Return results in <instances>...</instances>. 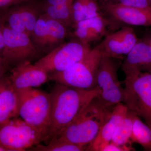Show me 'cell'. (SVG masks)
I'll list each match as a JSON object with an SVG mask.
<instances>
[{"mask_svg":"<svg viewBox=\"0 0 151 151\" xmlns=\"http://www.w3.org/2000/svg\"><path fill=\"white\" fill-rule=\"evenodd\" d=\"M8 65L6 64L2 57L0 55V81L5 77V73Z\"/></svg>","mask_w":151,"mask_h":151,"instance_id":"obj_28","label":"cell"},{"mask_svg":"<svg viewBox=\"0 0 151 151\" xmlns=\"http://www.w3.org/2000/svg\"><path fill=\"white\" fill-rule=\"evenodd\" d=\"M99 5L112 4L115 0H96Z\"/></svg>","mask_w":151,"mask_h":151,"instance_id":"obj_29","label":"cell"},{"mask_svg":"<svg viewBox=\"0 0 151 151\" xmlns=\"http://www.w3.org/2000/svg\"><path fill=\"white\" fill-rule=\"evenodd\" d=\"M111 24L110 20L101 13L76 23L73 26L74 35L81 42L89 44L107 34L108 27Z\"/></svg>","mask_w":151,"mask_h":151,"instance_id":"obj_15","label":"cell"},{"mask_svg":"<svg viewBox=\"0 0 151 151\" xmlns=\"http://www.w3.org/2000/svg\"><path fill=\"white\" fill-rule=\"evenodd\" d=\"M135 115L134 113L129 110L127 115L116 128L111 139V142L121 146H132L131 139Z\"/></svg>","mask_w":151,"mask_h":151,"instance_id":"obj_19","label":"cell"},{"mask_svg":"<svg viewBox=\"0 0 151 151\" xmlns=\"http://www.w3.org/2000/svg\"><path fill=\"white\" fill-rule=\"evenodd\" d=\"M138 41L134 29L129 26H124L117 31L107 35L97 47L102 55L118 58L127 55Z\"/></svg>","mask_w":151,"mask_h":151,"instance_id":"obj_12","label":"cell"},{"mask_svg":"<svg viewBox=\"0 0 151 151\" xmlns=\"http://www.w3.org/2000/svg\"><path fill=\"white\" fill-rule=\"evenodd\" d=\"M4 47L1 56L8 65L30 60L38 53V50L30 37L11 29L4 24Z\"/></svg>","mask_w":151,"mask_h":151,"instance_id":"obj_10","label":"cell"},{"mask_svg":"<svg viewBox=\"0 0 151 151\" xmlns=\"http://www.w3.org/2000/svg\"><path fill=\"white\" fill-rule=\"evenodd\" d=\"M101 13L100 5L96 0H74L71 8L73 26L80 21L90 18Z\"/></svg>","mask_w":151,"mask_h":151,"instance_id":"obj_18","label":"cell"},{"mask_svg":"<svg viewBox=\"0 0 151 151\" xmlns=\"http://www.w3.org/2000/svg\"><path fill=\"white\" fill-rule=\"evenodd\" d=\"M131 140L139 144L146 150L151 151V128L136 114L133 121Z\"/></svg>","mask_w":151,"mask_h":151,"instance_id":"obj_21","label":"cell"},{"mask_svg":"<svg viewBox=\"0 0 151 151\" xmlns=\"http://www.w3.org/2000/svg\"><path fill=\"white\" fill-rule=\"evenodd\" d=\"M100 6L111 24L115 23L129 26L151 27V8H137L113 4Z\"/></svg>","mask_w":151,"mask_h":151,"instance_id":"obj_11","label":"cell"},{"mask_svg":"<svg viewBox=\"0 0 151 151\" xmlns=\"http://www.w3.org/2000/svg\"><path fill=\"white\" fill-rule=\"evenodd\" d=\"M7 78L16 90L37 87L49 80L47 72L29 60L17 64Z\"/></svg>","mask_w":151,"mask_h":151,"instance_id":"obj_14","label":"cell"},{"mask_svg":"<svg viewBox=\"0 0 151 151\" xmlns=\"http://www.w3.org/2000/svg\"><path fill=\"white\" fill-rule=\"evenodd\" d=\"M4 23L2 17L1 13L0 10V55L1 56L4 47V32L3 29Z\"/></svg>","mask_w":151,"mask_h":151,"instance_id":"obj_27","label":"cell"},{"mask_svg":"<svg viewBox=\"0 0 151 151\" xmlns=\"http://www.w3.org/2000/svg\"><path fill=\"white\" fill-rule=\"evenodd\" d=\"M128 111L127 106L122 103L114 106L111 117L103 125L94 140L86 146L85 150L100 151L105 145L110 142L116 128Z\"/></svg>","mask_w":151,"mask_h":151,"instance_id":"obj_16","label":"cell"},{"mask_svg":"<svg viewBox=\"0 0 151 151\" xmlns=\"http://www.w3.org/2000/svg\"><path fill=\"white\" fill-rule=\"evenodd\" d=\"M114 107L105 105L98 96L94 97L55 138L86 147L94 140L110 118Z\"/></svg>","mask_w":151,"mask_h":151,"instance_id":"obj_2","label":"cell"},{"mask_svg":"<svg viewBox=\"0 0 151 151\" xmlns=\"http://www.w3.org/2000/svg\"><path fill=\"white\" fill-rule=\"evenodd\" d=\"M124 103L129 111L151 128V68L143 71L124 88Z\"/></svg>","mask_w":151,"mask_h":151,"instance_id":"obj_7","label":"cell"},{"mask_svg":"<svg viewBox=\"0 0 151 151\" xmlns=\"http://www.w3.org/2000/svg\"><path fill=\"white\" fill-rule=\"evenodd\" d=\"M44 141L35 127L17 117L0 124V145L7 151H21Z\"/></svg>","mask_w":151,"mask_h":151,"instance_id":"obj_5","label":"cell"},{"mask_svg":"<svg viewBox=\"0 0 151 151\" xmlns=\"http://www.w3.org/2000/svg\"><path fill=\"white\" fill-rule=\"evenodd\" d=\"M72 5L65 4L42 5L43 13L50 18L62 23L68 27L73 26L71 13Z\"/></svg>","mask_w":151,"mask_h":151,"instance_id":"obj_22","label":"cell"},{"mask_svg":"<svg viewBox=\"0 0 151 151\" xmlns=\"http://www.w3.org/2000/svg\"><path fill=\"white\" fill-rule=\"evenodd\" d=\"M45 15L48 50L50 51L62 43V42L68 34V27L65 24Z\"/></svg>","mask_w":151,"mask_h":151,"instance_id":"obj_20","label":"cell"},{"mask_svg":"<svg viewBox=\"0 0 151 151\" xmlns=\"http://www.w3.org/2000/svg\"><path fill=\"white\" fill-rule=\"evenodd\" d=\"M86 147H81L60 138L52 139L46 145L38 144L28 149L33 151H81Z\"/></svg>","mask_w":151,"mask_h":151,"instance_id":"obj_23","label":"cell"},{"mask_svg":"<svg viewBox=\"0 0 151 151\" xmlns=\"http://www.w3.org/2000/svg\"><path fill=\"white\" fill-rule=\"evenodd\" d=\"M150 2L151 3V0H150Z\"/></svg>","mask_w":151,"mask_h":151,"instance_id":"obj_30","label":"cell"},{"mask_svg":"<svg viewBox=\"0 0 151 151\" xmlns=\"http://www.w3.org/2000/svg\"><path fill=\"white\" fill-rule=\"evenodd\" d=\"M91 48L77 40L62 43L52 50L35 64L48 73L61 72L78 62Z\"/></svg>","mask_w":151,"mask_h":151,"instance_id":"obj_6","label":"cell"},{"mask_svg":"<svg viewBox=\"0 0 151 151\" xmlns=\"http://www.w3.org/2000/svg\"><path fill=\"white\" fill-rule=\"evenodd\" d=\"M118 69L114 58L102 55L97 70L96 86L100 90L98 97L109 107H114L124 102V89L118 78Z\"/></svg>","mask_w":151,"mask_h":151,"instance_id":"obj_8","label":"cell"},{"mask_svg":"<svg viewBox=\"0 0 151 151\" xmlns=\"http://www.w3.org/2000/svg\"><path fill=\"white\" fill-rule=\"evenodd\" d=\"M74 0H42L41 1L42 6L55 4L72 5Z\"/></svg>","mask_w":151,"mask_h":151,"instance_id":"obj_26","label":"cell"},{"mask_svg":"<svg viewBox=\"0 0 151 151\" xmlns=\"http://www.w3.org/2000/svg\"><path fill=\"white\" fill-rule=\"evenodd\" d=\"M102 54L96 46L81 60L61 72L49 73V80L83 90L96 87L97 70Z\"/></svg>","mask_w":151,"mask_h":151,"instance_id":"obj_4","label":"cell"},{"mask_svg":"<svg viewBox=\"0 0 151 151\" xmlns=\"http://www.w3.org/2000/svg\"><path fill=\"white\" fill-rule=\"evenodd\" d=\"M150 43H151V42Z\"/></svg>","mask_w":151,"mask_h":151,"instance_id":"obj_31","label":"cell"},{"mask_svg":"<svg viewBox=\"0 0 151 151\" xmlns=\"http://www.w3.org/2000/svg\"><path fill=\"white\" fill-rule=\"evenodd\" d=\"M18 116L17 93L5 76L0 81V124Z\"/></svg>","mask_w":151,"mask_h":151,"instance_id":"obj_17","label":"cell"},{"mask_svg":"<svg viewBox=\"0 0 151 151\" xmlns=\"http://www.w3.org/2000/svg\"><path fill=\"white\" fill-rule=\"evenodd\" d=\"M0 10L6 26L30 37L38 19L43 14L41 1L37 0H32Z\"/></svg>","mask_w":151,"mask_h":151,"instance_id":"obj_9","label":"cell"},{"mask_svg":"<svg viewBox=\"0 0 151 151\" xmlns=\"http://www.w3.org/2000/svg\"><path fill=\"white\" fill-rule=\"evenodd\" d=\"M113 4L137 8H151L150 0H115Z\"/></svg>","mask_w":151,"mask_h":151,"instance_id":"obj_24","label":"cell"},{"mask_svg":"<svg viewBox=\"0 0 151 151\" xmlns=\"http://www.w3.org/2000/svg\"><path fill=\"white\" fill-rule=\"evenodd\" d=\"M100 93L97 86L91 90H83L56 83L50 93L51 125L47 141L59 134Z\"/></svg>","mask_w":151,"mask_h":151,"instance_id":"obj_1","label":"cell"},{"mask_svg":"<svg viewBox=\"0 0 151 151\" xmlns=\"http://www.w3.org/2000/svg\"><path fill=\"white\" fill-rule=\"evenodd\" d=\"M16 91L19 116L38 130L43 135L44 141H47L51 125L50 94L35 88Z\"/></svg>","mask_w":151,"mask_h":151,"instance_id":"obj_3","label":"cell"},{"mask_svg":"<svg viewBox=\"0 0 151 151\" xmlns=\"http://www.w3.org/2000/svg\"><path fill=\"white\" fill-rule=\"evenodd\" d=\"M134 149L132 146H121L110 142L106 144L101 149L100 151H128Z\"/></svg>","mask_w":151,"mask_h":151,"instance_id":"obj_25","label":"cell"},{"mask_svg":"<svg viewBox=\"0 0 151 151\" xmlns=\"http://www.w3.org/2000/svg\"><path fill=\"white\" fill-rule=\"evenodd\" d=\"M151 68L150 42L138 41L126 55L122 64L125 86L129 85L141 72Z\"/></svg>","mask_w":151,"mask_h":151,"instance_id":"obj_13","label":"cell"}]
</instances>
